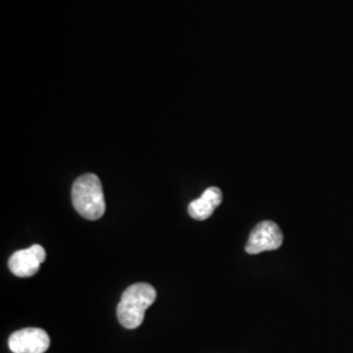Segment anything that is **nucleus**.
<instances>
[{
	"label": "nucleus",
	"instance_id": "nucleus-3",
	"mask_svg": "<svg viewBox=\"0 0 353 353\" xmlns=\"http://www.w3.org/2000/svg\"><path fill=\"white\" fill-rule=\"evenodd\" d=\"M283 245V233L274 221H262L252 229V234L246 243L248 254H261L263 252L276 250Z\"/></svg>",
	"mask_w": 353,
	"mask_h": 353
},
{
	"label": "nucleus",
	"instance_id": "nucleus-6",
	"mask_svg": "<svg viewBox=\"0 0 353 353\" xmlns=\"http://www.w3.org/2000/svg\"><path fill=\"white\" fill-rule=\"evenodd\" d=\"M223 202V192L219 188H208L201 198L189 204V214L195 220H207Z\"/></svg>",
	"mask_w": 353,
	"mask_h": 353
},
{
	"label": "nucleus",
	"instance_id": "nucleus-1",
	"mask_svg": "<svg viewBox=\"0 0 353 353\" xmlns=\"http://www.w3.org/2000/svg\"><path fill=\"white\" fill-rule=\"evenodd\" d=\"M156 297L157 293L151 284L138 283L128 287L117 307L119 323L128 330L139 327L144 321L145 310L156 301Z\"/></svg>",
	"mask_w": 353,
	"mask_h": 353
},
{
	"label": "nucleus",
	"instance_id": "nucleus-2",
	"mask_svg": "<svg viewBox=\"0 0 353 353\" xmlns=\"http://www.w3.org/2000/svg\"><path fill=\"white\" fill-rule=\"evenodd\" d=\"M72 203L77 214L87 220H99L106 204L100 178L94 174L79 176L72 186Z\"/></svg>",
	"mask_w": 353,
	"mask_h": 353
},
{
	"label": "nucleus",
	"instance_id": "nucleus-5",
	"mask_svg": "<svg viewBox=\"0 0 353 353\" xmlns=\"http://www.w3.org/2000/svg\"><path fill=\"white\" fill-rule=\"evenodd\" d=\"M46 259V252L41 245H33L29 249L13 252L8 267L14 276L30 278L36 275L41 263Z\"/></svg>",
	"mask_w": 353,
	"mask_h": 353
},
{
	"label": "nucleus",
	"instance_id": "nucleus-4",
	"mask_svg": "<svg viewBox=\"0 0 353 353\" xmlns=\"http://www.w3.org/2000/svg\"><path fill=\"white\" fill-rule=\"evenodd\" d=\"M8 345L13 353H45L50 347V338L42 328H23L13 332Z\"/></svg>",
	"mask_w": 353,
	"mask_h": 353
}]
</instances>
